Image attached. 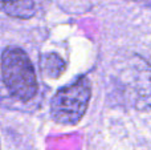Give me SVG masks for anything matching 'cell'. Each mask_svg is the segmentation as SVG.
<instances>
[{
    "label": "cell",
    "instance_id": "cell-1",
    "mask_svg": "<svg viewBox=\"0 0 151 150\" xmlns=\"http://www.w3.org/2000/svg\"><path fill=\"white\" fill-rule=\"evenodd\" d=\"M3 81L21 101H29L37 92V80L28 55L20 48L9 47L1 55Z\"/></svg>",
    "mask_w": 151,
    "mask_h": 150
},
{
    "label": "cell",
    "instance_id": "cell-2",
    "mask_svg": "<svg viewBox=\"0 0 151 150\" xmlns=\"http://www.w3.org/2000/svg\"><path fill=\"white\" fill-rule=\"evenodd\" d=\"M90 93V82L85 77L77 80L70 87L58 90L50 104L53 120L64 125L77 124L88 109Z\"/></svg>",
    "mask_w": 151,
    "mask_h": 150
},
{
    "label": "cell",
    "instance_id": "cell-3",
    "mask_svg": "<svg viewBox=\"0 0 151 150\" xmlns=\"http://www.w3.org/2000/svg\"><path fill=\"white\" fill-rule=\"evenodd\" d=\"M0 9L16 19H31L36 5L33 0H0Z\"/></svg>",
    "mask_w": 151,
    "mask_h": 150
},
{
    "label": "cell",
    "instance_id": "cell-4",
    "mask_svg": "<svg viewBox=\"0 0 151 150\" xmlns=\"http://www.w3.org/2000/svg\"><path fill=\"white\" fill-rule=\"evenodd\" d=\"M40 66L41 71L45 76L52 77V79H57L63 74L65 71V63L60 56L55 55V53H48V55H42L41 60H40Z\"/></svg>",
    "mask_w": 151,
    "mask_h": 150
}]
</instances>
